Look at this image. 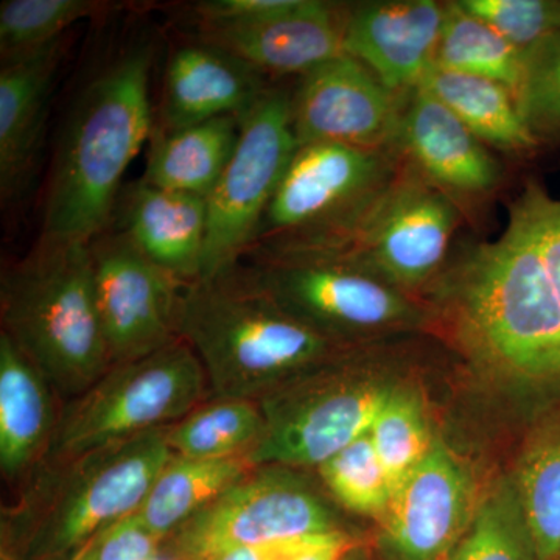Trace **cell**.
<instances>
[{"mask_svg": "<svg viewBox=\"0 0 560 560\" xmlns=\"http://www.w3.org/2000/svg\"><path fill=\"white\" fill-rule=\"evenodd\" d=\"M153 57L150 44L130 47L81 92L55 153L40 237L91 243L108 230L125 172L153 132Z\"/></svg>", "mask_w": 560, "mask_h": 560, "instance_id": "obj_1", "label": "cell"}, {"mask_svg": "<svg viewBox=\"0 0 560 560\" xmlns=\"http://www.w3.org/2000/svg\"><path fill=\"white\" fill-rule=\"evenodd\" d=\"M179 338L200 360L210 394L220 399L259 401L337 349L283 311L243 261L184 287Z\"/></svg>", "mask_w": 560, "mask_h": 560, "instance_id": "obj_2", "label": "cell"}, {"mask_svg": "<svg viewBox=\"0 0 560 560\" xmlns=\"http://www.w3.org/2000/svg\"><path fill=\"white\" fill-rule=\"evenodd\" d=\"M0 312L2 331L60 399H75L109 370L90 243L40 237L3 270Z\"/></svg>", "mask_w": 560, "mask_h": 560, "instance_id": "obj_3", "label": "cell"}, {"mask_svg": "<svg viewBox=\"0 0 560 560\" xmlns=\"http://www.w3.org/2000/svg\"><path fill=\"white\" fill-rule=\"evenodd\" d=\"M400 165L396 147L368 150L338 143L298 145L246 256L337 248L382 200Z\"/></svg>", "mask_w": 560, "mask_h": 560, "instance_id": "obj_4", "label": "cell"}, {"mask_svg": "<svg viewBox=\"0 0 560 560\" xmlns=\"http://www.w3.org/2000/svg\"><path fill=\"white\" fill-rule=\"evenodd\" d=\"M208 394L200 360L180 338L150 355L113 364L66 401L46 458L58 469L98 448L173 425L205 404Z\"/></svg>", "mask_w": 560, "mask_h": 560, "instance_id": "obj_5", "label": "cell"}, {"mask_svg": "<svg viewBox=\"0 0 560 560\" xmlns=\"http://www.w3.org/2000/svg\"><path fill=\"white\" fill-rule=\"evenodd\" d=\"M168 427L145 431L58 467L33 528L31 556L68 558L138 512L162 469L175 458Z\"/></svg>", "mask_w": 560, "mask_h": 560, "instance_id": "obj_6", "label": "cell"}, {"mask_svg": "<svg viewBox=\"0 0 560 560\" xmlns=\"http://www.w3.org/2000/svg\"><path fill=\"white\" fill-rule=\"evenodd\" d=\"M324 361L259 400L265 433L248 455L254 467H319L370 433L389 388Z\"/></svg>", "mask_w": 560, "mask_h": 560, "instance_id": "obj_7", "label": "cell"}, {"mask_svg": "<svg viewBox=\"0 0 560 560\" xmlns=\"http://www.w3.org/2000/svg\"><path fill=\"white\" fill-rule=\"evenodd\" d=\"M245 259L250 275L283 311L334 345L422 320L407 293L353 261L308 254Z\"/></svg>", "mask_w": 560, "mask_h": 560, "instance_id": "obj_8", "label": "cell"}, {"mask_svg": "<svg viewBox=\"0 0 560 560\" xmlns=\"http://www.w3.org/2000/svg\"><path fill=\"white\" fill-rule=\"evenodd\" d=\"M296 149L291 91L272 84L241 117L237 147L206 198L208 241L201 279L230 270L253 248Z\"/></svg>", "mask_w": 560, "mask_h": 560, "instance_id": "obj_9", "label": "cell"}, {"mask_svg": "<svg viewBox=\"0 0 560 560\" xmlns=\"http://www.w3.org/2000/svg\"><path fill=\"white\" fill-rule=\"evenodd\" d=\"M464 221L447 195L401 160L397 178L359 230L337 248L308 256L353 261L405 293L436 282Z\"/></svg>", "mask_w": 560, "mask_h": 560, "instance_id": "obj_10", "label": "cell"}, {"mask_svg": "<svg viewBox=\"0 0 560 560\" xmlns=\"http://www.w3.org/2000/svg\"><path fill=\"white\" fill-rule=\"evenodd\" d=\"M285 467H254L165 544L189 560L338 530L324 500Z\"/></svg>", "mask_w": 560, "mask_h": 560, "instance_id": "obj_11", "label": "cell"}, {"mask_svg": "<svg viewBox=\"0 0 560 560\" xmlns=\"http://www.w3.org/2000/svg\"><path fill=\"white\" fill-rule=\"evenodd\" d=\"M106 231L90 246L95 300L113 366L179 340L186 285L143 256L124 232Z\"/></svg>", "mask_w": 560, "mask_h": 560, "instance_id": "obj_12", "label": "cell"}, {"mask_svg": "<svg viewBox=\"0 0 560 560\" xmlns=\"http://www.w3.org/2000/svg\"><path fill=\"white\" fill-rule=\"evenodd\" d=\"M396 149L470 223L482 220L503 186L504 168L493 151L420 86L405 95Z\"/></svg>", "mask_w": 560, "mask_h": 560, "instance_id": "obj_13", "label": "cell"}, {"mask_svg": "<svg viewBox=\"0 0 560 560\" xmlns=\"http://www.w3.org/2000/svg\"><path fill=\"white\" fill-rule=\"evenodd\" d=\"M291 121L298 145L396 147L405 95L390 92L363 62L345 54L298 79Z\"/></svg>", "mask_w": 560, "mask_h": 560, "instance_id": "obj_14", "label": "cell"}, {"mask_svg": "<svg viewBox=\"0 0 560 560\" xmlns=\"http://www.w3.org/2000/svg\"><path fill=\"white\" fill-rule=\"evenodd\" d=\"M349 5L294 0L289 9L259 20L198 25V39L248 62L268 80L301 79L346 54Z\"/></svg>", "mask_w": 560, "mask_h": 560, "instance_id": "obj_15", "label": "cell"}, {"mask_svg": "<svg viewBox=\"0 0 560 560\" xmlns=\"http://www.w3.org/2000/svg\"><path fill=\"white\" fill-rule=\"evenodd\" d=\"M474 489L469 474L442 444L394 489L383 518L397 560H447L469 529Z\"/></svg>", "mask_w": 560, "mask_h": 560, "instance_id": "obj_16", "label": "cell"}, {"mask_svg": "<svg viewBox=\"0 0 560 560\" xmlns=\"http://www.w3.org/2000/svg\"><path fill=\"white\" fill-rule=\"evenodd\" d=\"M447 2L371 0L350 3L345 51L397 95L416 90L433 65Z\"/></svg>", "mask_w": 560, "mask_h": 560, "instance_id": "obj_17", "label": "cell"}, {"mask_svg": "<svg viewBox=\"0 0 560 560\" xmlns=\"http://www.w3.org/2000/svg\"><path fill=\"white\" fill-rule=\"evenodd\" d=\"M272 83L248 62L205 40L184 44L165 68L161 130L248 113Z\"/></svg>", "mask_w": 560, "mask_h": 560, "instance_id": "obj_18", "label": "cell"}, {"mask_svg": "<svg viewBox=\"0 0 560 560\" xmlns=\"http://www.w3.org/2000/svg\"><path fill=\"white\" fill-rule=\"evenodd\" d=\"M61 44L2 61L0 68V197L20 200L36 171Z\"/></svg>", "mask_w": 560, "mask_h": 560, "instance_id": "obj_19", "label": "cell"}, {"mask_svg": "<svg viewBox=\"0 0 560 560\" xmlns=\"http://www.w3.org/2000/svg\"><path fill=\"white\" fill-rule=\"evenodd\" d=\"M121 232L184 285L201 279L208 241V202L197 195L136 184L125 195Z\"/></svg>", "mask_w": 560, "mask_h": 560, "instance_id": "obj_20", "label": "cell"}, {"mask_svg": "<svg viewBox=\"0 0 560 560\" xmlns=\"http://www.w3.org/2000/svg\"><path fill=\"white\" fill-rule=\"evenodd\" d=\"M46 375L5 331L0 334V469L16 480L46 458L57 429Z\"/></svg>", "mask_w": 560, "mask_h": 560, "instance_id": "obj_21", "label": "cell"}, {"mask_svg": "<svg viewBox=\"0 0 560 560\" xmlns=\"http://www.w3.org/2000/svg\"><path fill=\"white\" fill-rule=\"evenodd\" d=\"M419 86L451 109L490 150L525 158L539 149L510 88L436 66H430Z\"/></svg>", "mask_w": 560, "mask_h": 560, "instance_id": "obj_22", "label": "cell"}, {"mask_svg": "<svg viewBox=\"0 0 560 560\" xmlns=\"http://www.w3.org/2000/svg\"><path fill=\"white\" fill-rule=\"evenodd\" d=\"M241 117H219L180 130L158 132L151 140L142 183L208 198L237 147Z\"/></svg>", "mask_w": 560, "mask_h": 560, "instance_id": "obj_23", "label": "cell"}, {"mask_svg": "<svg viewBox=\"0 0 560 560\" xmlns=\"http://www.w3.org/2000/svg\"><path fill=\"white\" fill-rule=\"evenodd\" d=\"M253 469L246 456L210 460L175 456L162 469L136 514L161 539L167 540Z\"/></svg>", "mask_w": 560, "mask_h": 560, "instance_id": "obj_24", "label": "cell"}, {"mask_svg": "<svg viewBox=\"0 0 560 560\" xmlns=\"http://www.w3.org/2000/svg\"><path fill=\"white\" fill-rule=\"evenodd\" d=\"M264 433L259 401L212 397L168 427V444L179 458H248Z\"/></svg>", "mask_w": 560, "mask_h": 560, "instance_id": "obj_25", "label": "cell"}, {"mask_svg": "<svg viewBox=\"0 0 560 560\" xmlns=\"http://www.w3.org/2000/svg\"><path fill=\"white\" fill-rule=\"evenodd\" d=\"M431 66L497 81L517 97L523 51L480 18L464 10L458 0H448Z\"/></svg>", "mask_w": 560, "mask_h": 560, "instance_id": "obj_26", "label": "cell"}, {"mask_svg": "<svg viewBox=\"0 0 560 560\" xmlns=\"http://www.w3.org/2000/svg\"><path fill=\"white\" fill-rule=\"evenodd\" d=\"M514 482L539 559L560 560V420L529 442Z\"/></svg>", "mask_w": 560, "mask_h": 560, "instance_id": "obj_27", "label": "cell"}, {"mask_svg": "<svg viewBox=\"0 0 560 560\" xmlns=\"http://www.w3.org/2000/svg\"><path fill=\"white\" fill-rule=\"evenodd\" d=\"M447 560H540L514 481L482 500Z\"/></svg>", "mask_w": 560, "mask_h": 560, "instance_id": "obj_28", "label": "cell"}, {"mask_svg": "<svg viewBox=\"0 0 560 560\" xmlns=\"http://www.w3.org/2000/svg\"><path fill=\"white\" fill-rule=\"evenodd\" d=\"M95 0H3L0 3L2 61L32 54L62 39L77 22L105 10Z\"/></svg>", "mask_w": 560, "mask_h": 560, "instance_id": "obj_29", "label": "cell"}, {"mask_svg": "<svg viewBox=\"0 0 560 560\" xmlns=\"http://www.w3.org/2000/svg\"><path fill=\"white\" fill-rule=\"evenodd\" d=\"M370 438L394 489L434 447L418 394L407 389H389L372 422Z\"/></svg>", "mask_w": 560, "mask_h": 560, "instance_id": "obj_30", "label": "cell"}, {"mask_svg": "<svg viewBox=\"0 0 560 560\" xmlns=\"http://www.w3.org/2000/svg\"><path fill=\"white\" fill-rule=\"evenodd\" d=\"M318 469L327 489L342 506L355 514H385L394 486L370 433L320 464Z\"/></svg>", "mask_w": 560, "mask_h": 560, "instance_id": "obj_31", "label": "cell"}, {"mask_svg": "<svg viewBox=\"0 0 560 560\" xmlns=\"http://www.w3.org/2000/svg\"><path fill=\"white\" fill-rule=\"evenodd\" d=\"M517 102L540 145L560 142V31L523 51Z\"/></svg>", "mask_w": 560, "mask_h": 560, "instance_id": "obj_32", "label": "cell"}, {"mask_svg": "<svg viewBox=\"0 0 560 560\" xmlns=\"http://www.w3.org/2000/svg\"><path fill=\"white\" fill-rule=\"evenodd\" d=\"M522 51L560 31V0H458Z\"/></svg>", "mask_w": 560, "mask_h": 560, "instance_id": "obj_33", "label": "cell"}, {"mask_svg": "<svg viewBox=\"0 0 560 560\" xmlns=\"http://www.w3.org/2000/svg\"><path fill=\"white\" fill-rule=\"evenodd\" d=\"M510 213L528 232L560 311V200L551 197L539 180L528 179L510 202Z\"/></svg>", "mask_w": 560, "mask_h": 560, "instance_id": "obj_34", "label": "cell"}, {"mask_svg": "<svg viewBox=\"0 0 560 560\" xmlns=\"http://www.w3.org/2000/svg\"><path fill=\"white\" fill-rule=\"evenodd\" d=\"M164 541L135 512L98 536L97 560H153Z\"/></svg>", "mask_w": 560, "mask_h": 560, "instance_id": "obj_35", "label": "cell"}, {"mask_svg": "<svg viewBox=\"0 0 560 560\" xmlns=\"http://www.w3.org/2000/svg\"><path fill=\"white\" fill-rule=\"evenodd\" d=\"M350 550L352 540L338 529L285 540L276 560H345Z\"/></svg>", "mask_w": 560, "mask_h": 560, "instance_id": "obj_36", "label": "cell"}, {"mask_svg": "<svg viewBox=\"0 0 560 560\" xmlns=\"http://www.w3.org/2000/svg\"><path fill=\"white\" fill-rule=\"evenodd\" d=\"M283 541L285 540L253 545V547L234 548V550L220 552V555L212 556V558L206 560H276L279 558L280 551H282Z\"/></svg>", "mask_w": 560, "mask_h": 560, "instance_id": "obj_37", "label": "cell"}, {"mask_svg": "<svg viewBox=\"0 0 560 560\" xmlns=\"http://www.w3.org/2000/svg\"><path fill=\"white\" fill-rule=\"evenodd\" d=\"M101 536V534H98ZM98 536L91 541H88L84 547H81L80 550L72 552V555L68 556V558L61 560H97L98 552Z\"/></svg>", "mask_w": 560, "mask_h": 560, "instance_id": "obj_38", "label": "cell"}, {"mask_svg": "<svg viewBox=\"0 0 560 560\" xmlns=\"http://www.w3.org/2000/svg\"><path fill=\"white\" fill-rule=\"evenodd\" d=\"M153 560H189L184 558V556L178 555L175 550H172L171 547H168L167 544L164 541V547H162V550L160 555L156 556Z\"/></svg>", "mask_w": 560, "mask_h": 560, "instance_id": "obj_39", "label": "cell"}]
</instances>
